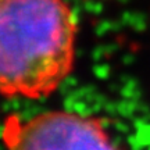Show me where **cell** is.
<instances>
[{
	"mask_svg": "<svg viewBox=\"0 0 150 150\" xmlns=\"http://www.w3.org/2000/svg\"><path fill=\"white\" fill-rule=\"evenodd\" d=\"M76 32L65 0H0V95H53L74 68Z\"/></svg>",
	"mask_w": 150,
	"mask_h": 150,
	"instance_id": "6da1fadb",
	"label": "cell"
},
{
	"mask_svg": "<svg viewBox=\"0 0 150 150\" xmlns=\"http://www.w3.org/2000/svg\"><path fill=\"white\" fill-rule=\"evenodd\" d=\"M8 149H112L99 118L68 111H46L31 118L8 115L0 129Z\"/></svg>",
	"mask_w": 150,
	"mask_h": 150,
	"instance_id": "7a4b0ae2",
	"label": "cell"
}]
</instances>
